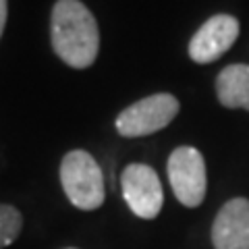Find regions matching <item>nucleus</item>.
Here are the masks:
<instances>
[{
	"mask_svg": "<svg viewBox=\"0 0 249 249\" xmlns=\"http://www.w3.org/2000/svg\"><path fill=\"white\" fill-rule=\"evenodd\" d=\"M178 114V100L170 93H154L127 106L116 116V131L123 137H145L164 129Z\"/></svg>",
	"mask_w": 249,
	"mask_h": 249,
	"instance_id": "7ed1b4c3",
	"label": "nucleus"
},
{
	"mask_svg": "<svg viewBox=\"0 0 249 249\" xmlns=\"http://www.w3.org/2000/svg\"><path fill=\"white\" fill-rule=\"evenodd\" d=\"M214 249H249V199L227 201L212 224Z\"/></svg>",
	"mask_w": 249,
	"mask_h": 249,
	"instance_id": "0eeeda50",
	"label": "nucleus"
},
{
	"mask_svg": "<svg viewBox=\"0 0 249 249\" xmlns=\"http://www.w3.org/2000/svg\"><path fill=\"white\" fill-rule=\"evenodd\" d=\"M239 37V21L232 15H214L204 25L197 29V34L189 42V56L197 65L214 62L231 50V46Z\"/></svg>",
	"mask_w": 249,
	"mask_h": 249,
	"instance_id": "423d86ee",
	"label": "nucleus"
},
{
	"mask_svg": "<svg viewBox=\"0 0 249 249\" xmlns=\"http://www.w3.org/2000/svg\"><path fill=\"white\" fill-rule=\"evenodd\" d=\"M60 183L69 201L79 210H98L104 204V175L93 156L83 150L69 152L60 162Z\"/></svg>",
	"mask_w": 249,
	"mask_h": 249,
	"instance_id": "f03ea898",
	"label": "nucleus"
},
{
	"mask_svg": "<svg viewBox=\"0 0 249 249\" xmlns=\"http://www.w3.org/2000/svg\"><path fill=\"white\" fill-rule=\"evenodd\" d=\"M21 227H23V218L19 210L0 204V249L9 247L19 237Z\"/></svg>",
	"mask_w": 249,
	"mask_h": 249,
	"instance_id": "1a4fd4ad",
	"label": "nucleus"
},
{
	"mask_svg": "<svg viewBox=\"0 0 249 249\" xmlns=\"http://www.w3.org/2000/svg\"><path fill=\"white\" fill-rule=\"evenodd\" d=\"M123 197L133 214L145 220H152L160 214L164 204V193L158 173L142 162H133L121 175Z\"/></svg>",
	"mask_w": 249,
	"mask_h": 249,
	"instance_id": "39448f33",
	"label": "nucleus"
},
{
	"mask_svg": "<svg viewBox=\"0 0 249 249\" xmlns=\"http://www.w3.org/2000/svg\"><path fill=\"white\" fill-rule=\"evenodd\" d=\"M52 48L73 69L93 65L100 48V31L81 0H56L52 9Z\"/></svg>",
	"mask_w": 249,
	"mask_h": 249,
	"instance_id": "f257e3e1",
	"label": "nucleus"
},
{
	"mask_svg": "<svg viewBox=\"0 0 249 249\" xmlns=\"http://www.w3.org/2000/svg\"><path fill=\"white\" fill-rule=\"evenodd\" d=\"M216 93L224 108L249 110V65H229L216 79Z\"/></svg>",
	"mask_w": 249,
	"mask_h": 249,
	"instance_id": "6e6552de",
	"label": "nucleus"
},
{
	"mask_svg": "<svg viewBox=\"0 0 249 249\" xmlns=\"http://www.w3.org/2000/svg\"><path fill=\"white\" fill-rule=\"evenodd\" d=\"M6 15H9V4H6V0H0V37H2V31L6 25Z\"/></svg>",
	"mask_w": 249,
	"mask_h": 249,
	"instance_id": "9d476101",
	"label": "nucleus"
},
{
	"mask_svg": "<svg viewBox=\"0 0 249 249\" xmlns=\"http://www.w3.org/2000/svg\"><path fill=\"white\" fill-rule=\"evenodd\" d=\"M168 178L177 199L187 208H197L206 197V162L199 150L181 145L168 158Z\"/></svg>",
	"mask_w": 249,
	"mask_h": 249,
	"instance_id": "20e7f679",
	"label": "nucleus"
},
{
	"mask_svg": "<svg viewBox=\"0 0 249 249\" xmlns=\"http://www.w3.org/2000/svg\"><path fill=\"white\" fill-rule=\"evenodd\" d=\"M69 249H73V247H69Z\"/></svg>",
	"mask_w": 249,
	"mask_h": 249,
	"instance_id": "9b49d317",
	"label": "nucleus"
}]
</instances>
